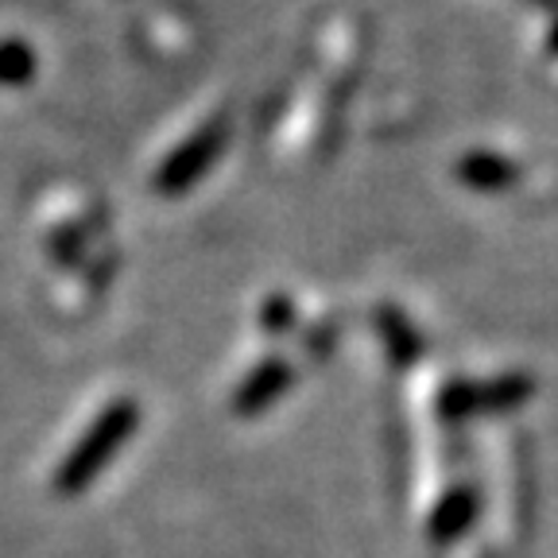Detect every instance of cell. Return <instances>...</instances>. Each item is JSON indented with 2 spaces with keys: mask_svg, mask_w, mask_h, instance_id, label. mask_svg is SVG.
<instances>
[{
  "mask_svg": "<svg viewBox=\"0 0 558 558\" xmlns=\"http://www.w3.org/2000/svg\"><path fill=\"white\" fill-rule=\"evenodd\" d=\"M550 47L558 51V24H555V35H550Z\"/></svg>",
  "mask_w": 558,
  "mask_h": 558,
  "instance_id": "cell-2",
  "label": "cell"
},
{
  "mask_svg": "<svg viewBox=\"0 0 558 558\" xmlns=\"http://www.w3.org/2000/svg\"><path fill=\"white\" fill-rule=\"evenodd\" d=\"M462 171L470 174L477 186H505L508 179H512V167H508L505 159H497V156H473Z\"/></svg>",
  "mask_w": 558,
  "mask_h": 558,
  "instance_id": "cell-1",
  "label": "cell"
}]
</instances>
